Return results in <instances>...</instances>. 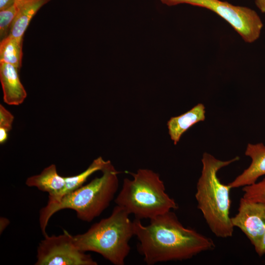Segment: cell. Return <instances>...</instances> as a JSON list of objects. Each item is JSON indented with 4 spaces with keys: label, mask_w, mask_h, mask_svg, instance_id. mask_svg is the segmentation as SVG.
Listing matches in <instances>:
<instances>
[{
    "label": "cell",
    "mask_w": 265,
    "mask_h": 265,
    "mask_svg": "<svg viewBox=\"0 0 265 265\" xmlns=\"http://www.w3.org/2000/svg\"><path fill=\"white\" fill-rule=\"evenodd\" d=\"M9 223V221L5 217H0V233L7 227Z\"/></svg>",
    "instance_id": "cell-22"
},
{
    "label": "cell",
    "mask_w": 265,
    "mask_h": 265,
    "mask_svg": "<svg viewBox=\"0 0 265 265\" xmlns=\"http://www.w3.org/2000/svg\"><path fill=\"white\" fill-rule=\"evenodd\" d=\"M101 171V177L95 178L88 184L63 196L59 201L47 204L41 209L39 222L44 236L47 235L46 229L50 219L60 210H73L79 219L90 222L108 207L118 188L119 172L109 160Z\"/></svg>",
    "instance_id": "cell-3"
},
{
    "label": "cell",
    "mask_w": 265,
    "mask_h": 265,
    "mask_svg": "<svg viewBox=\"0 0 265 265\" xmlns=\"http://www.w3.org/2000/svg\"><path fill=\"white\" fill-rule=\"evenodd\" d=\"M133 179L125 178L115 199L116 205L125 210L135 219H149L178 209L175 200L165 191L159 175L148 169L130 173Z\"/></svg>",
    "instance_id": "cell-5"
},
{
    "label": "cell",
    "mask_w": 265,
    "mask_h": 265,
    "mask_svg": "<svg viewBox=\"0 0 265 265\" xmlns=\"http://www.w3.org/2000/svg\"><path fill=\"white\" fill-rule=\"evenodd\" d=\"M257 7L263 13H265V0H255Z\"/></svg>",
    "instance_id": "cell-23"
},
{
    "label": "cell",
    "mask_w": 265,
    "mask_h": 265,
    "mask_svg": "<svg viewBox=\"0 0 265 265\" xmlns=\"http://www.w3.org/2000/svg\"><path fill=\"white\" fill-rule=\"evenodd\" d=\"M108 160H105L101 157L94 159L89 167L82 172L73 176L65 177V183L63 188L58 193L49 195L47 204L59 201L64 195L75 190L82 186L87 178L94 172L102 171Z\"/></svg>",
    "instance_id": "cell-13"
},
{
    "label": "cell",
    "mask_w": 265,
    "mask_h": 265,
    "mask_svg": "<svg viewBox=\"0 0 265 265\" xmlns=\"http://www.w3.org/2000/svg\"><path fill=\"white\" fill-rule=\"evenodd\" d=\"M23 39L9 34L0 43V62L10 64L18 70L22 66Z\"/></svg>",
    "instance_id": "cell-15"
},
{
    "label": "cell",
    "mask_w": 265,
    "mask_h": 265,
    "mask_svg": "<svg viewBox=\"0 0 265 265\" xmlns=\"http://www.w3.org/2000/svg\"><path fill=\"white\" fill-rule=\"evenodd\" d=\"M235 158L228 160L218 159L204 153L201 159L202 169L197 185L195 198L197 207L211 231L217 237H231L234 228L230 216L231 200L228 185L222 183L217 172L222 168L238 160Z\"/></svg>",
    "instance_id": "cell-2"
},
{
    "label": "cell",
    "mask_w": 265,
    "mask_h": 265,
    "mask_svg": "<svg viewBox=\"0 0 265 265\" xmlns=\"http://www.w3.org/2000/svg\"><path fill=\"white\" fill-rule=\"evenodd\" d=\"M8 131L6 129L0 127V143L3 144L7 139Z\"/></svg>",
    "instance_id": "cell-21"
},
{
    "label": "cell",
    "mask_w": 265,
    "mask_h": 265,
    "mask_svg": "<svg viewBox=\"0 0 265 265\" xmlns=\"http://www.w3.org/2000/svg\"><path fill=\"white\" fill-rule=\"evenodd\" d=\"M50 0H23L15 18L9 34L23 39V35L34 15L39 9Z\"/></svg>",
    "instance_id": "cell-14"
},
{
    "label": "cell",
    "mask_w": 265,
    "mask_h": 265,
    "mask_svg": "<svg viewBox=\"0 0 265 265\" xmlns=\"http://www.w3.org/2000/svg\"><path fill=\"white\" fill-rule=\"evenodd\" d=\"M231 222L256 248L265 232V205L242 197L238 212L231 217Z\"/></svg>",
    "instance_id": "cell-8"
},
{
    "label": "cell",
    "mask_w": 265,
    "mask_h": 265,
    "mask_svg": "<svg viewBox=\"0 0 265 265\" xmlns=\"http://www.w3.org/2000/svg\"><path fill=\"white\" fill-rule=\"evenodd\" d=\"M130 214L116 205L109 216L96 223L84 233L73 236L76 247L83 252L92 251L115 265H124L134 236Z\"/></svg>",
    "instance_id": "cell-4"
},
{
    "label": "cell",
    "mask_w": 265,
    "mask_h": 265,
    "mask_svg": "<svg viewBox=\"0 0 265 265\" xmlns=\"http://www.w3.org/2000/svg\"><path fill=\"white\" fill-rule=\"evenodd\" d=\"M255 250L256 253L260 256L265 254V232L259 245Z\"/></svg>",
    "instance_id": "cell-19"
},
{
    "label": "cell",
    "mask_w": 265,
    "mask_h": 265,
    "mask_svg": "<svg viewBox=\"0 0 265 265\" xmlns=\"http://www.w3.org/2000/svg\"><path fill=\"white\" fill-rule=\"evenodd\" d=\"M168 6L186 3L209 9L228 22L246 43H251L260 37L263 22L253 9L233 5L220 0H160Z\"/></svg>",
    "instance_id": "cell-6"
},
{
    "label": "cell",
    "mask_w": 265,
    "mask_h": 265,
    "mask_svg": "<svg viewBox=\"0 0 265 265\" xmlns=\"http://www.w3.org/2000/svg\"><path fill=\"white\" fill-rule=\"evenodd\" d=\"M90 255L79 250L73 236L64 230L58 236L46 235L37 247L36 265H97Z\"/></svg>",
    "instance_id": "cell-7"
},
{
    "label": "cell",
    "mask_w": 265,
    "mask_h": 265,
    "mask_svg": "<svg viewBox=\"0 0 265 265\" xmlns=\"http://www.w3.org/2000/svg\"><path fill=\"white\" fill-rule=\"evenodd\" d=\"M23 0H15L8 8L0 11V38L2 40L10 33L12 24L16 18Z\"/></svg>",
    "instance_id": "cell-16"
},
{
    "label": "cell",
    "mask_w": 265,
    "mask_h": 265,
    "mask_svg": "<svg viewBox=\"0 0 265 265\" xmlns=\"http://www.w3.org/2000/svg\"><path fill=\"white\" fill-rule=\"evenodd\" d=\"M14 116L2 105H0V127L3 128L8 131L12 129L14 121Z\"/></svg>",
    "instance_id": "cell-18"
},
{
    "label": "cell",
    "mask_w": 265,
    "mask_h": 265,
    "mask_svg": "<svg viewBox=\"0 0 265 265\" xmlns=\"http://www.w3.org/2000/svg\"><path fill=\"white\" fill-rule=\"evenodd\" d=\"M205 112L204 105L200 103L184 114L170 119L167 124L168 132L175 145L179 142L182 134L191 127L205 120Z\"/></svg>",
    "instance_id": "cell-11"
},
{
    "label": "cell",
    "mask_w": 265,
    "mask_h": 265,
    "mask_svg": "<svg viewBox=\"0 0 265 265\" xmlns=\"http://www.w3.org/2000/svg\"><path fill=\"white\" fill-rule=\"evenodd\" d=\"M242 197L265 205V178L259 182L243 187Z\"/></svg>",
    "instance_id": "cell-17"
},
{
    "label": "cell",
    "mask_w": 265,
    "mask_h": 265,
    "mask_svg": "<svg viewBox=\"0 0 265 265\" xmlns=\"http://www.w3.org/2000/svg\"><path fill=\"white\" fill-rule=\"evenodd\" d=\"M245 154L251 159V162L248 168L228 184L231 189L251 185L265 175V146L261 143L248 144Z\"/></svg>",
    "instance_id": "cell-9"
},
{
    "label": "cell",
    "mask_w": 265,
    "mask_h": 265,
    "mask_svg": "<svg viewBox=\"0 0 265 265\" xmlns=\"http://www.w3.org/2000/svg\"><path fill=\"white\" fill-rule=\"evenodd\" d=\"M65 183V177L59 175L55 164H52L44 168L38 175L28 177L26 184L29 187H36L49 195H53L60 191Z\"/></svg>",
    "instance_id": "cell-12"
},
{
    "label": "cell",
    "mask_w": 265,
    "mask_h": 265,
    "mask_svg": "<svg viewBox=\"0 0 265 265\" xmlns=\"http://www.w3.org/2000/svg\"><path fill=\"white\" fill-rule=\"evenodd\" d=\"M18 69L5 62H0V80L4 102L9 105L18 106L24 101L26 92L22 84Z\"/></svg>",
    "instance_id": "cell-10"
},
{
    "label": "cell",
    "mask_w": 265,
    "mask_h": 265,
    "mask_svg": "<svg viewBox=\"0 0 265 265\" xmlns=\"http://www.w3.org/2000/svg\"><path fill=\"white\" fill-rule=\"evenodd\" d=\"M15 0H0V11L12 6Z\"/></svg>",
    "instance_id": "cell-20"
},
{
    "label": "cell",
    "mask_w": 265,
    "mask_h": 265,
    "mask_svg": "<svg viewBox=\"0 0 265 265\" xmlns=\"http://www.w3.org/2000/svg\"><path fill=\"white\" fill-rule=\"evenodd\" d=\"M150 220L148 225L133 221L138 251L148 265L188 260L215 247L211 238L184 226L172 211Z\"/></svg>",
    "instance_id": "cell-1"
}]
</instances>
